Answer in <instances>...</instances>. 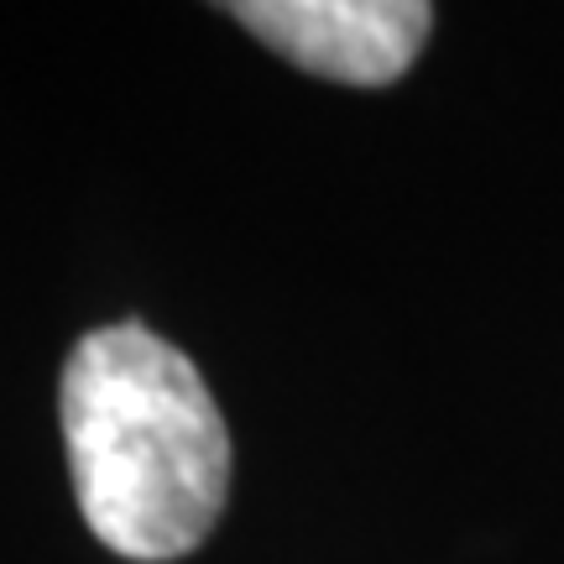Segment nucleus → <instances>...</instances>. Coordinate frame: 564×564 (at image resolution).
I'll return each mask as SVG.
<instances>
[{
  "instance_id": "obj_1",
  "label": "nucleus",
  "mask_w": 564,
  "mask_h": 564,
  "mask_svg": "<svg viewBox=\"0 0 564 564\" xmlns=\"http://www.w3.org/2000/svg\"><path fill=\"white\" fill-rule=\"evenodd\" d=\"M68 476L89 533L137 564L183 560L230 497V429L209 382L147 324L89 329L58 387Z\"/></svg>"
},
{
  "instance_id": "obj_2",
  "label": "nucleus",
  "mask_w": 564,
  "mask_h": 564,
  "mask_svg": "<svg viewBox=\"0 0 564 564\" xmlns=\"http://www.w3.org/2000/svg\"><path fill=\"white\" fill-rule=\"evenodd\" d=\"M225 11L303 74L366 89L403 79L434 26L423 0H241Z\"/></svg>"
}]
</instances>
